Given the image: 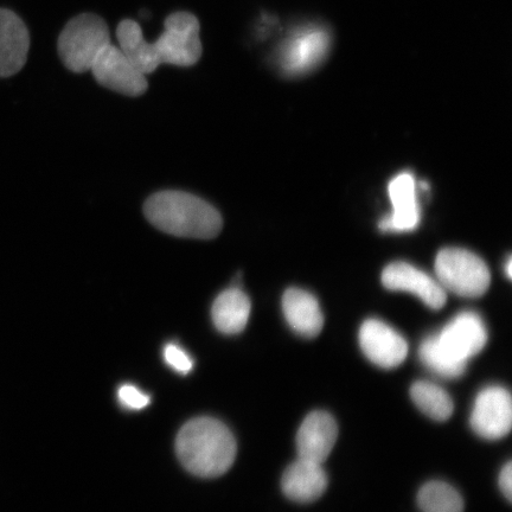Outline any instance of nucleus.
I'll list each match as a JSON object with an SVG mask.
<instances>
[{
	"instance_id": "obj_1",
	"label": "nucleus",
	"mask_w": 512,
	"mask_h": 512,
	"mask_svg": "<svg viewBox=\"0 0 512 512\" xmlns=\"http://www.w3.org/2000/svg\"><path fill=\"white\" fill-rule=\"evenodd\" d=\"M164 32L156 42H147L142 28L124 19L117 29L119 48L145 75L156 72L160 64L191 67L200 61L201 25L190 12L178 11L165 19Z\"/></svg>"
},
{
	"instance_id": "obj_12",
	"label": "nucleus",
	"mask_w": 512,
	"mask_h": 512,
	"mask_svg": "<svg viewBox=\"0 0 512 512\" xmlns=\"http://www.w3.org/2000/svg\"><path fill=\"white\" fill-rule=\"evenodd\" d=\"M437 337L447 351L459 360L467 362L485 348L488 331L477 313L462 312L454 317Z\"/></svg>"
},
{
	"instance_id": "obj_3",
	"label": "nucleus",
	"mask_w": 512,
	"mask_h": 512,
	"mask_svg": "<svg viewBox=\"0 0 512 512\" xmlns=\"http://www.w3.org/2000/svg\"><path fill=\"white\" fill-rule=\"evenodd\" d=\"M176 453L192 475L214 478L235 462L236 441L229 428L214 418H196L185 424L176 439Z\"/></svg>"
},
{
	"instance_id": "obj_19",
	"label": "nucleus",
	"mask_w": 512,
	"mask_h": 512,
	"mask_svg": "<svg viewBox=\"0 0 512 512\" xmlns=\"http://www.w3.org/2000/svg\"><path fill=\"white\" fill-rule=\"evenodd\" d=\"M420 358L433 373L447 379H457L462 376L467 366V362L459 360L441 345L437 335L428 337L421 344Z\"/></svg>"
},
{
	"instance_id": "obj_23",
	"label": "nucleus",
	"mask_w": 512,
	"mask_h": 512,
	"mask_svg": "<svg viewBox=\"0 0 512 512\" xmlns=\"http://www.w3.org/2000/svg\"><path fill=\"white\" fill-rule=\"evenodd\" d=\"M499 488H501L503 495L511 502L512 499V464L505 465L499 475L498 479Z\"/></svg>"
},
{
	"instance_id": "obj_22",
	"label": "nucleus",
	"mask_w": 512,
	"mask_h": 512,
	"mask_svg": "<svg viewBox=\"0 0 512 512\" xmlns=\"http://www.w3.org/2000/svg\"><path fill=\"white\" fill-rule=\"evenodd\" d=\"M118 398L121 405L128 409H134V411H139V409L149 406L151 401L149 395L140 392L132 384H125V386L121 387L118 392Z\"/></svg>"
},
{
	"instance_id": "obj_18",
	"label": "nucleus",
	"mask_w": 512,
	"mask_h": 512,
	"mask_svg": "<svg viewBox=\"0 0 512 512\" xmlns=\"http://www.w3.org/2000/svg\"><path fill=\"white\" fill-rule=\"evenodd\" d=\"M412 400L422 413L435 421H446L453 414L451 396L438 384L419 381L411 388Z\"/></svg>"
},
{
	"instance_id": "obj_5",
	"label": "nucleus",
	"mask_w": 512,
	"mask_h": 512,
	"mask_svg": "<svg viewBox=\"0 0 512 512\" xmlns=\"http://www.w3.org/2000/svg\"><path fill=\"white\" fill-rule=\"evenodd\" d=\"M435 274L445 291L478 298L489 290L491 275L478 255L462 248H445L435 260Z\"/></svg>"
},
{
	"instance_id": "obj_10",
	"label": "nucleus",
	"mask_w": 512,
	"mask_h": 512,
	"mask_svg": "<svg viewBox=\"0 0 512 512\" xmlns=\"http://www.w3.org/2000/svg\"><path fill=\"white\" fill-rule=\"evenodd\" d=\"M382 284L390 291H405L419 297L432 310L443 309L447 294L437 279L407 262H394L384 268Z\"/></svg>"
},
{
	"instance_id": "obj_11",
	"label": "nucleus",
	"mask_w": 512,
	"mask_h": 512,
	"mask_svg": "<svg viewBox=\"0 0 512 512\" xmlns=\"http://www.w3.org/2000/svg\"><path fill=\"white\" fill-rule=\"evenodd\" d=\"M388 194L393 204V213L383 217L379 226L384 233L411 232L420 223V207L415 179L403 172L389 183Z\"/></svg>"
},
{
	"instance_id": "obj_21",
	"label": "nucleus",
	"mask_w": 512,
	"mask_h": 512,
	"mask_svg": "<svg viewBox=\"0 0 512 512\" xmlns=\"http://www.w3.org/2000/svg\"><path fill=\"white\" fill-rule=\"evenodd\" d=\"M164 360L169 367L177 371L179 374H189L194 366L192 358L176 344H168L164 348Z\"/></svg>"
},
{
	"instance_id": "obj_14",
	"label": "nucleus",
	"mask_w": 512,
	"mask_h": 512,
	"mask_svg": "<svg viewBox=\"0 0 512 512\" xmlns=\"http://www.w3.org/2000/svg\"><path fill=\"white\" fill-rule=\"evenodd\" d=\"M30 35L14 11L0 9V78L21 72L28 60Z\"/></svg>"
},
{
	"instance_id": "obj_17",
	"label": "nucleus",
	"mask_w": 512,
	"mask_h": 512,
	"mask_svg": "<svg viewBox=\"0 0 512 512\" xmlns=\"http://www.w3.org/2000/svg\"><path fill=\"white\" fill-rule=\"evenodd\" d=\"M252 304L247 294L239 287L228 288L214 300L211 318L215 328L224 335H238L245 330Z\"/></svg>"
},
{
	"instance_id": "obj_2",
	"label": "nucleus",
	"mask_w": 512,
	"mask_h": 512,
	"mask_svg": "<svg viewBox=\"0 0 512 512\" xmlns=\"http://www.w3.org/2000/svg\"><path fill=\"white\" fill-rule=\"evenodd\" d=\"M144 214L160 232L177 238L211 240L223 228L219 210L184 191L157 192L145 202Z\"/></svg>"
},
{
	"instance_id": "obj_6",
	"label": "nucleus",
	"mask_w": 512,
	"mask_h": 512,
	"mask_svg": "<svg viewBox=\"0 0 512 512\" xmlns=\"http://www.w3.org/2000/svg\"><path fill=\"white\" fill-rule=\"evenodd\" d=\"M91 72L102 87L133 98L143 95L149 87L142 70L112 43L96 57Z\"/></svg>"
},
{
	"instance_id": "obj_20",
	"label": "nucleus",
	"mask_w": 512,
	"mask_h": 512,
	"mask_svg": "<svg viewBox=\"0 0 512 512\" xmlns=\"http://www.w3.org/2000/svg\"><path fill=\"white\" fill-rule=\"evenodd\" d=\"M422 512H463L464 501L450 484L430 482L422 486L418 496Z\"/></svg>"
},
{
	"instance_id": "obj_15",
	"label": "nucleus",
	"mask_w": 512,
	"mask_h": 512,
	"mask_svg": "<svg viewBox=\"0 0 512 512\" xmlns=\"http://www.w3.org/2000/svg\"><path fill=\"white\" fill-rule=\"evenodd\" d=\"M328 476L322 464L299 458L287 467L281 479V489L287 498L297 503H312L324 495Z\"/></svg>"
},
{
	"instance_id": "obj_13",
	"label": "nucleus",
	"mask_w": 512,
	"mask_h": 512,
	"mask_svg": "<svg viewBox=\"0 0 512 512\" xmlns=\"http://www.w3.org/2000/svg\"><path fill=\"white\" fill-rule=\"evenodd\" d=\"M337 437L335 419L326 412H312L306 416L297 434L299 458L323 465L334 450Z\"/></svg>"
},
{
	"instance_id": "obj_7",
	"label": "nucleus",
	"mask_w": 512,
	"mask_h": 512,
	"mask_svg": "<svg viewBox=\"0 0 512 512\" xmlns=\"http://www.w3.org/2000/svg\"><path fill=\"white\" fill-rule=\"evenodd\" d=\"M471 427L479 437L488 440L504 438L511 431L512 401L507 389L488 387L477 396L471 414Z\"/></svg>"
},
{
	"instance_id": "obj_8",
	"label": "nucleus",
	"mask_w": 512,
	"mask_h": 512,
	"mask_svg": "<svg viewBox=\"0 0 512 512\" xmlns=\"http://www.w3.org/2000/svg\"><path fill=\"white\" fill-rule=\"evenodd\" d=\"M330 35L320 27H307L288 38L280 50V67L287 75H302L319 66L330 48Z\"/></svg>"
},
{
	"instance_id": "obj_24",
	"label": "nucleus",
	"mask_w": 512,
	"mask_h": 512,
	"mask_svg": "<svg viewBox=\"0 0 512 512\" xmlns=\"http://www.w3.org/2000/svg\"><path fill=\"white\" fill-rule=\"evenodd\" d=\"M507 274H508V278H511V275H512V261H511V258H509L508 262H507Z\"/></svg>"
},
{
	"instance_id": "obj_4",
	"label": "nucleus",
	"mask_w": 512,
	"mask_h": 512,
	"mask_svg": "<svg viewBox=\"0 0 512 512\" xmlns=\"http://www.w3.org/2000/svg\"><path fill=\"white\" fill-rule=\"evenodd\" d=\"M111 44L110 29L94 14H82L69 21L59 37V54L70 72L91 70L96 57Z\"/></svg>"
},
{
	"instance_id": "obj_16",
	"label": "nucleus",
	"mask_w": 512,
	"mask_h": 512,
	"mask_svg": "<svg viewBox=\"0 0 512 512\" xmlns=\"http://www.w3.org/2000/svg\"><path fill=\"white\" fill-rule=\"evenodd\" d=\"M283 311L288 325L305 338H315L324 326V316L313 294L290 288L283 297Z\"/></svg>"
},
{
	"instance_id": "obj_9",
	"label": "nucleus",
	"mask_w": 512,
	"mask_h": 512,
	"mask_svg": "<svg viewBox=\"0 0 512 512\" xmlns=\"http://www.w3.org/2000/svg\"><path fill=\"white\" fill-rule=\"evenodd\" d=\"M360 345L368 360L383 369L398 368L408 355L406 339L380 319H368L363 323Z\"/></svg>"
}]
</instances>
